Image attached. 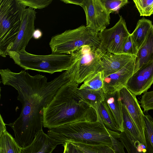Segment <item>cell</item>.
<instances>
[{"label":"cell","instance_id":"obj_1","mask_svg":"<svg viewBox=\"0 0 153 153\" xmlns=\"http://www.w3.org/2000/svg\"><path fill=\"white\" fill-rule=\"evenodd\" d=\"M0 74L4 85L11 86L17 91L18 100L22 104L19 117L7 125L13 130L15 138L19 146L25 147L43 130L44 108L59 88L70 80L65 71L49 82L45 76H33L25 70L15 73L8 68L1 69Z\"/></svg>","mask_w":153,"mask_h":153},{"label":"cell","instance_id":"obj_2","mask_svg":"<svg viewBox=\"0 0 153 153\" xmlns=\"http://www.w3.org/2000/svg\"><path fill=\"white\" fill-rule=\"evenodd\" d=\"M75 83L70 81L62 86L43 109V126L49 129L79 121L97 120L95 110L82 100L74 90Z\"/></svg>","mask_w":153,"mask_h":153},{"label":"cell","instance_id":"obj_3","mask_svg":"<svg viewBox=\"0 0 153 153\" xmlns=\"http://www.w3.org/2000/svg\"><path fill=\"white\" fill-rule=\"evenodd\" d=\"M94 122L82 121L49 129L47 134L59 144L66 142L103 145L112 148L110 134L98 116Z\"/></svg>","mask_w":153,"mask_h":153},{"label":"cell","instance_id":"obj_4","mask_svg":"<svg viewBox=\"0 0 153 153\" xmlns=\"http://www.w3.org/2000/svg\"><path fill=\"white\" fill-rule=\"evenodd\" d=\"M24 48L17 52H8L7 54L15 64L25 70H30L52 74L68 70L73 59L70 54H53L36 55L30 53Z\"/></svg>","mask_w":153,"mask_h":153},{"label":"cell","instance_id":"obj_5","mask_svg":"<svg viewBox=\"0 0 153 153\" xmlns=\"http://www.w3.org/2000/svg\"><path fill=\"white\" fill-rule=\"evenodd\" d=\"M25 9L18 0H0V55L3 57L17 37Z\"/></svg>","mask_w":153,"mask_h":153},{"label":"cell","instance_id":"obj_6","mask_svg":"<svg viewBox=\"0 0 153 153\" xmlns=\"http://www.w3.org/2000/svg\"><path fill=\"white\" fill-rule=\"evenodd\" d=\"M98 33L82 25L53 36L49 43L52 53L71 54L85 45L99 47Z\"/></svg>","mask_w":153,"mask_h":153},{"label":"cell","instance_id":"obj_7","mask_svg":"<svg viewBox=\"0 0 153 153\" xmlns=\"http://www.w3.org/2000/svg\"><path fill=\"white\" fill-rule=\"evenodd\" d=\"M71 54L73 56L71 65L65 71L70 81L79 84L101 71L99 47L84 46Z\"/></svg>","mask_w":153,"mask_h":153},{"label":"cell","instance_id":"obj_8","mask_svg":"<svg viewBox=\"0 0 153 153\" xmlns=\"http://www.w3.org/2000/svg\"><path fill=\"white\" fill-rule=\"evenodd\" d=\"M130 34L125 19L121 16L113 26L106 28L98 33L100 41L99 48L114 54L122 53L124 45Z\"/></svg>","mask_w":153,"mask_h":153},{"label":"cell","instance_id":"obj_9","mask_svg":"<svg viewBox=\"0 0 153 153\" xmlns=\"http://www.w3.org/2000/svg\"><path fill=\"white\" fill-rule=\"evenodd\" d=\"M79 6L85 13L86 26L95 33H99L110 24V14L101 0H80Z\"/></svg>","mask_w":153,"mask_h":153},{"label":"cell","instance_id":"obj_10","mask_svg":"<svg viewBox=\"0 0 153 153\" xmlns=\"http://www.w3.org/2000/svg\"><path fill=\"white\" fill-rule=\"evenodd\" d=\"M36 14L33 9L29 7L26 8L17 37L8 52H17L27 46L35 30Z\"/></svg>","mask_w":153,"mask_h":153},{"label":"cell","instance_id":"obj_11","mask_svg":"<svg viewBox=\"0 0 153 153\" xmlns=\"http://www.w3.org/2000/svg\"><path fill=\"white\" fill-rule=\"evenodd\" d=\"M153 84V61L144 65L129 79L126 87L136 96L147 91Z\"/></svg>","mask_w":153,"mask_h":153},{"label":"cell","instance_id":"obj_12","mask_svg":"<svg viewBox=\"0 0 153 153\" xmlns=\"http://www.w3.org/2000/svg\"><path fill=\"white\" fill-rule=\"evenodd\" d=\"M121 102L124 105L143 137L146 139L144 114L135 95L126 87L119 91Z\"/></svg>","mask_w":153,"mask_h":153},{"label":"cell","instance_id":"obj_13","mask_svg":"<svg viewBox=\"0 0 153 153\" xmlns=\"http://www.w3.org/2000/svg\"><path fill=\"white\" fill-rule=\"evenodd\" d=\"M135 59L117 72L104 77L102 90L105 94H111L126 87L134 73Z\"/></svg>","mask_w":153,"mask_h":153},{"label":"cell","instance_id":"obj_14","mask_svg":"<svg viewBox=\"0 0 153 153\" xmlns=\"http://www.w3.org/2000/svg\"><path fill=\"white\" fill-rule=\"evenodd\" d=\"M100 53L104 77L119 71L136 58V56L126 54L111 53L100 48Z\"/></svg>","mask_w":153,"mask_h":153},{"label":"cell","instance_id":"obj_15","mask_svg":"<svg viewBox=\"0 0 153 153\" xmlns=\"http://www.w3.org/2000/svg\"><path fill=\"white\" fill-rule=\"evenodd\" d=\"M58 145L42 130L36 134L31 144L22 148L21 153H51Z\"/></svg>","mask_w":153,"mask_h":153},{"label":"cell","instance_id":"obj_16","mask_svg":"<svg viewBox=\"0 0 153 153\" xmlns=\"http://www.w3.org/2000/svg\"><path fill=\"white\" fill-rule=\"evenodd\" d=\"M153 61V25L146 39L138 50L135 62L134 73Z\"/></svg>","mask_w":153,"mask_h":153},{"label":"cell","instance_id":"obj_17","mask_svg":"<svg viewBox=\"0 0 153 153\" xmlns=\"http://www.w3.org/2000/svg\"><path fill=\"white\" fill-rule=\"evenodd\" d=\"M105 101L113 115L120 132H123L122 104L119 91L111 94H105Z\"/></svg>","mask_w":153,"mask_h":153},{"label":"cell","instance_id":"obj_18","mask_svg":"<svg viewBox=\"0 0 153 153\" xmlns=\"http://www.w3.org/2000/svg\"><path fill=\"white\" fill-rule=\"evenodd\" d=\"M75 83L74 90L81 99L89 105L96 111L100 104L105 100V93L102 89L98 91L80 89Z\"/></svg>","mask_w":153,"mask_h":153},{"label":"cell","instance_id":"obj_19","mask_svg":"<svg viewBox=\"0 0 153 153\" xmlns=\"http://www.w3.org/2000/svg\"><path fill=\"white\" fill-rule=\"evenodd\" d=\"M122 109L123 132L128 133L135 141L144 144L147 147L146 139L143 137L125 107L123 104Z\"/></svg>","mask_w":153,"mask_h":153},{"label":"cell","instance_id":"obj_20","mask_svg":"<svg viewBox=\"0 0 153 153\" xmlns=\"http://www.w3.org/2000/svg\"><path fill=\"white\" fill-rule=\"evenodd\" d=\"M153 25L151 21L144 17L138 21L134 30L131 33L138 50L144 42Z\"/></svg>","mask_w":153,"mask_h":153},{"label":"cell","instance_id":"obj_21","mask_svg":"<svg viewBox=\"0 0 153 153\" xmlns=\"http://www.w3.org/2000/svg\"><path fill=\"white\" fill-rule=\"evenodd\" d=\"M96 111L97 116L99 117L107 129L120 132L113 115L105 100L100 104Z\"/></svg>","mask_w":153,"mask_h":153},{"label":"cell","instance_id":"obj_22","mask_svg":"<svg viewBox=\"0 0 153 153\" xmlns=\"http://www.w3.org/2000/svg\"><path fill=\"white\" fill-rule=\"evenodd\" d=\"M22 148L7 131L0 134V153H21Z\"/></svg>","mask_w":153,"mask_h":153},{"label":"cell","instance_id":"obj_23","mask_svg":"<svg viewBox=\"0 0 153 153\" xmlns=\"http://www.w3.org/2000/svg\"><path fill=\"white\" fill-rule=\"evenodd\" d=\"M104 76L102 71L92 75L87 78L79 88L80 89L98 91L102 89Z\"/></svg>","mask_w":153,"mask_h":153},{"label":"cell","instance_id":"obj_24","mask_svg":"<svg viewBox=\"0 0 153 153\" xmlns=\"http://www.w3.org/2000/svg\"><path fill=\"white\" fill-rule=\"evenodd\" d=\"M72 143L84 153H115L113 149L107 146Z\"/></svg>","mask_w":153,"mask_h":153},{"label":"cell","instance_id":"obj_25","mask_svg":"<svg viewBox=\"0 0 153 153\" xmlns=\"http://www.w3.org/2000/svg\"><path fill=\"white\" fill-rule=\"evenodd\" d=\"M140 16H150L153 14V0H133Z\"/></svg>","mask_w":153,"mask_h":153},{"label":"cell","instance_id":"obj_26","mask_svg":"<svg viewBox=\"0 0 153 153\" xmlns=\"http://www.w3.org/2000/svg\"><path fill=\"white\" fill-rule=\"evenodd\" d=\"M107 12L111 13H118L119 10L127 4V0H101Z\"/></svg>","mask_w":153,"mask_h":153},{"label":"cell","instance_id":"obj_27","mask_svg":"<svg viewBox=\"0 0 153 153\" xmlns=\"http://www.w3.org/2000/svg\"><path fill=\"white\" fill-rule=\"evenodd\" d=\"M108 130L110 135L112 149L115 153H126L125 147L119 139L120 132Z\"/></svg>","mask_w":153,"mask_h":153},{"label":"cell","instance_id":"obj_28","mask_svg":"<svg viewBox=\"0 0 153 153\" xmlns=\"http://www.w3.org/2000/svg\"><path fill=\"white\" fill-rule=\"evenodd\" d=\"M20 3L25 7L33 9H42L50 4L52 0H18Z\"/></svg>","mask_w":153,"mask_h":153},{"label":"cell","instance_id":"obj_29","mask_svg":"<svg viewBox=\"0 0 153 153\" xmlns=\"http://www.w3.org/2000/svg\"><path fill=\"white\" fill-rule=\"evenodd\" d=\"M140 102L144 112L153 110V90L144 93Z\"/></svg>","mask_w":153,"mask_h":153},{"label":"cell","instance_id":"obj_30","mask_svg":"<svg viewBox=\"0 0 153 153\" xmlns=\"http://www.w3.org/2000/svg\"><path fill=\"white\" fill-rule=\"evenodd\" d=\"M144 121L146 137L153 149V118L149 114H144Z\"/></svg>","mask_w":153,"mask_h":153},{"label":"cell","instance_id":"obj_31","mask_svg":"<svg viewBox=\"0 0 153 153\" xmlns=\"http://www.w3.org/2000/svg\"><path fill=\"white\" fill-rule=\"evenodd\" d=\"M138 52L137 47L130 34L124 45L122 53L136 56Z\"/></svg>","mask_w":153,"mask_h":153},{"label":"cell","instance_id":"obj_32","mask_svg":"<svg viewBox=\"0 0 153 153\" xmlns=\"http://www.w3.org/2000/svg\"><path fill=\"white\" fill-rule=\"evenodd\" d=\"M62 145L64 147L63 153H84L71 142H66Z\"/></svg>","mask_w":153,"mask_h":153},{"label":"cell","instance_id":"obj_33","mask_svg":"<svg viewBox=\"0 0 153 153\" xmlns=\"http://www.w3.org/2000/svg\"><path fill=\"white\" fill-rule=\"evenodd\" d=\"M42 33L41 30L39 29L35 30L33 34V37L36 39H40L42 36Z\"/></svg>","mask_w":153,"mask_h":153},{"label":"cell","instance_id":"obj_34","mask_svg":"<svg viewBox=\"0 0 153 153\" xmlns=\"http://www.w3.org/2000/svg\"><path fill=\"white\" fill-rule=\"evenodd\" d=\"M5 125L1 115H0V134L6 131Z\"/></svg>","mask_w":153,"mask_h":153}]
</instances>
